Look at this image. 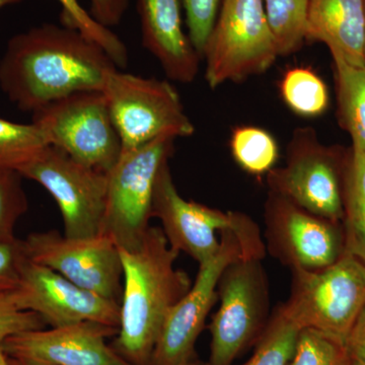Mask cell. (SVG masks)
Returning <instances> with one entry per match:
<instances>
[{"label":"cell","instance_id":"cell-1","mask_svg":"<svg viewBox=\"0 0 365 365\" xmlns=\"http://www.w3.org/2000/svg\"><path fill=\"white\" fill-rule=\"evenodd\" d=\"M118 68L101 46L73 29L43 24L14 36L0 59V88L24 112L79 91H103Z\"/></svg>","mask_w":365,"mask_h":365},{"label":"cell","instance_id":"cell-2","mask_svg":"<svg viewBox=\"0 0 365 365\" xmlns=\"http://www.w3.org/2000/svg\"><path fill=\"white\" fill-rule=\"evenodd\" d=\"M120 255L123 288L113 348L131 365H150L163 323L191 287V279L176 267L180 253L160 227H150L138 249H120Z\"/></svg>","mask_w":365,"mask_h":365},{"label":"cell","instance_id":"cell-3","mask_svg":"<svg viewBox=\"0 0 365 365\" xmlns=\"http://www.w3.org/2000/svg\"><path fill=\"white\" fill-rule=\"evenodd\" d=\"M265 254V244L256 222L242 230H223L217 253L199 264L195 282L168 314L150 365H180L191 360L196 341L218 299V283L223 271L240 257L264 259Z\"/></svg>","mask_w":365,"mask_h":365},{"label":"cell","instance_id":"cell-4","mask_svg":"<svg viewBox=\"0 0 365 365\" xmlns=\"http://www.w3.org/2000/svg\"><path fill=\"white\" fill-rule=\"evenodd\" d=\"M282 306L300 328L314 329L346 344L365 307L364 262L345 251L328 267L292 270L289 297Z\"/></svg>","mask_w":365,"mask_h":365},{"label":"cell","instance_id":"cell-5","mask_svg":"<svg viewBox=\"0 0 365 365\" xmlns=\"http://www.w3.org/2000/svg\"><path fill=\"white\" fill-rule=\"evenodd\" d=\"M278 57L263 0H222L202 54L209 88L264 73Z\"/></svg>","mask_w":365,"mask_h":365},{"label":"cell","instance_id":"cell-6","mask_svg":"<svg viewBox=\"0 0 365 365\" xmlns=\"http://www.w3.org/2000/svg\"><path fill=\"white\" fill-rule=\"evenodd\" d=\"M103 93L123 151L162 137L186 138L195 132L179 93L169 81L116 68L108 76Z\"/></svg>","mask_w":365,"mask_h":365},{"label":"cell","instance_id":"cell-7","mask_svg":"<svg viewBox=\"0 0 365 365\" xmlns=\"http://www.w3.org/2000/svg\"><path fill=\"white\" fill-rule=\"evenodd\" d=\"M263 259L242 256L223 271L218 283L220 300L210 331V356L206 365H232L270 319V289Z\"/></svg>","mask_w":365,"mask_h":365},{"label":"cell","instance_id":"cell-8","mask_svg":"<svg viewBox=\"0 0 365 365\" xmlns=\"http://www.w3.org/2000/svg\"><path fill=\"white\" fill-rule=\"evenodd\" d=\"M348 153L324 145L312 127H299L287 144V163L266 175L269 191L327 220L342 222Z\"/></svg>","mask_w":365,"mask_h":365},{"label":"cell","instance_id":"cell-9","mask_svg":"<svg viewBox=\"0 0 365 365\" xmlns=\"http://www.w3.org/2000/svg\"><path fill=\"white\" fill-rule=\"evenodd\" d=\"M50 145L107 174L121 157V139L103 91H79L33 113Z\"/></svg>","mask_w":365,"mask_h":365},{"label":"cell","instance_id":"cell-10","mask_svg":"<svg viewBox=\"0 0 365 365\" xmlns=\"http://www.w3.org/2000/svg\"><path fill=\"white\" fill-rule=\"evenodd\" d=\"M173 137L123 151L107 173V205L103 234L119 249L133 251L140 246L153 217V192L158 173L174 153Z\"/></svg>","mask_w":365,"mask_h":365},{"label":"cell","instance_id":"cell-11","mask_svg":"<svg viewBox=\"0 0 365 365\" xmlns=\"http://www.w3.org/2000/svg\"><path fill=\"white\" fill-rule=\"evenodd\" d=\"M19 174L38 182L53 197L61 213L66 237L103 234L107 205L106 173L86 167L48 145Z\"/></svg>","mask_w":365,"mask_h":365},{"label":"cell","instance_id":"cell-12","mask_svg":"<svg viewBox=\"0 0 365 365\" xmlns=\"http://www.w3.org/2000/svg\"><path fill=\"white\" fill-rule=\"evenodd\" d=\"M266 252L290 270L328 267L345 252L342 222L327 220L268 192L264 205Z\"/></svg>","mask_w":365,"mask_h":365},{"label":"cell","instance_id":"cell-13","mask_svg":"<svg viewBox=\"0 0 365 365\" xmlns=\"http://www.w3.org/2000/svg\"><path fill=\"white\" fill-rule=\"evenodd\" d=\"M21 241L29 260L119 304L123 265L119 247L107 235L69 237L48 230L32 232Z\"/></svg>","mask_w":365,"mask_h":365},{"label":"cell","instance_id":"cell-14","mask_svg":"<svg viewBox=\"0 0 365 365\" xmlns=\"http://www.w3.org/2000/svg\"><path fill=\"white\" fill-rule=\"evenodd\" d=\"M169 162L163 163L155 181L153 217L160 220V228L175 251L189 255L201 264L217 253V232L222 234L228 228L242 230L253 220L239 211L223 212L182 198L173 180Z\"/></svg>","mask_w":365,"mask_h":365},{"label":"cell","instance_id":"cell-15","mask_svg":"<svg viewBox=\"0 0 365 365\" xmlns=\"http://www.w3.org/2000/svg\"><path fill=\"white\" fill-rule=\"evenodd\" d=\"M19 306L51 327L96 323L119 330L118 302L74 284L51 269L26 260L16 289Z\"/></svg>","mask_w":365,"mask_h":365},{"label":"cell","instance_id":"cell-16","mask_svg":"<svg viewBox=\"0 0 365 365\" xmlns=\"http://www.w3.org/2000/svg\"><path fill=\"white\" fill-rule=\"evenodd\" d=\"M118 329L96 323L26 331L1 343L7 356L54 365H131L106 339Z\"/></svg>","mask_w":365,"mask_h":365},{"label":"cell","instance_id":"cell-17","mask_svg":"<svg viewBox=\"0 0 365 365\" xmlns=\"http://www.w3.org/2000/svg\"><path fill=\"white\" fill-rule=\"evenodd\" d=\"M143 47L170 81L191 83L201 58L182 28V0H137Z\"/></svg>","mask_w":365,"mask_h":365},{"label":"cell","instance_id":"cell-18","mask_svg":"<svg viewBox=\"0 0 365 365\" xmlns=\"http://www.w3.org/2000/svg\"><path fill=\"white\" fill-rule=\"evenodd\" d=\"M365 0H309L306 40L325 44L332 58L364 62Z\"/></svg>","mask_w":365,"mask_h":365},{"label":"cell","instance_id":"cell-19","mask_svg":"<svg viewBox=\"0 0 365 365\" xmlns=\"http://www.w3.org/2000/svg\"><path fill=\"white\" fill-rule=\"evenodd\" d=\"M343 211L345 251L365 263V155L353 148L346 165Z\"/></svg>","mask_w":365,"mask_h":365},{"label":"cell","instance_id":"cell-20","mask_svg":"<svg viewBox=\"0 0 365 365\" xmlns=\"http://www.w3.org/2000/svg\"><path fill=\"white\" fill-rule=\"evenodd\" d=\"M338 115L352 139V148L365 155V66L333 58Z\"/></svg>","mask_w":365,"mask_h":365},{"label":"cell","instance_id":"cell-21","mask_svg":"<svg viewBox=\"0 0 365 365\" xmlns=\"http://www.w3.org/2000/svg\"><path fill=\"white\" fill-rule=\"evenodd\" d=\"M280 95L285 105L299 116L316 117L328 109V88L309 67L288 69L280 81Z\"/></svg>","mask_w":365,"mask_h":365},{"label":"cell","instance_id":"cell-22","mask_svg":"<svg viewBox=\"0 0 365 365\" xmlns=\"http://www.w3.org/2000/svg\"><path fill=\"white\" fill-rule=\"evenodd\" d=\"M266 14L279 56L302 49L306 42L309 0H263Z\"/></svg>","mask_w":365,"mask_h":365},{"label":"cell","instance_id":"cell-23","mask_svg":"<svg viewBox=\"0 0 365 365\" xmlns=\"http://www.w3.org/2000/svg\"><path fill=\"white\" fill-rule=\"evenodd\" d=\"M230 146L235 163L256 176L267 175L279 157L275 138L260 127H237L230 136Z\"/></svg>","mask_w":365,"mask_h":365},{"label":"cell","instance_id":"cell-24","mask_svg":"<svg viewBox=\"0 0 365 365\" xmlns=\"http://www.w3.org/2000/svg\"><path fill=\"white\" fill-rule=\"evenodd\" d=\"M300 330L281 304L271 314L251 359L242 365L289 364Z\"/></svg>","mask_w":365,"mask_h":365},{"label":"cell","instance_id":"cell-25","mask_svg":"<svg viewBox=\"0 0 365 365\" xmlns=\"http://www.w3.org/2000/svg\"><path fill=\"white\" fill-rule=\"evenodd\" d=\"M50 145L45 134L32 124L0 118V170H19Z\"/></svg>","mask_w":365,"mask_h":365},{"label":"cell","instance_id":"cell-26","mask_svg":"<svg viewBox=\"0 0 365 365\" xmlns=\"http://www.w3.org/2000/svg\"><path fill=\"white\" fill-rule=\"evenodd\" d=\"M61 6L62 25L83 34L88 39L101 46L111 57L117 67L125 68L128 64L129 53L123 41L109 28L98 24L88 13L78 0H57Z\"/></svg>","mask_w":365,"mask_h":365},{"label":"cell","instance_id":"cell-27","mask_svg":"<svg viewBox=\"0 0 365 365\" xmlns=\"http://www.w3.org/2000/svg\"><path fill=\"white\" fill-rule=\"evenodd\" d=\"M288 365H351L345 344L314 329L300 330Z\"/></svg>","mask_w":365,"mask_h":365},{"label":"cell","instance_id":"cell-28","mask_svg":"<svg viewBox=\"0 0 365 365\" xmlns=\"http://www.w3.org/2000/svg\"><path fill=\"white\" fill-rule=\"evenodd\" d=\"M16 170H0V242L16 240V222L28 210V199Z\"/></svg>","mask_w":365,"mask_h":365},{"label":"cell","instance_id":"cell-29","mask_svg":"<svg viewBox=\"0 0 365 365\" xmlns=\"http://www.w3.org/2000/svg\"><path fill=\"white\" fill-rule=\"evenodd\" d=\"M222 0H182L192 44L201 58L215 26Z\"/></svg>","mask_w":365,"mask_h":365},{"label":"cell","instance_id":"cell-30","mask_svg":"<svg viewBox=\"0 0 365 365\" xmlns=\"http://www.w3.org/2000/svg\"><path fill=\"white\" fill-rule=\"evenodd\" d=\"M44 319L32 311L21 309L16 290L0 294V344L11 336L44 329Z\"/></svg>","mask_w":365,"mask_h":365},{"label":"cell","instance_id":"cell-31","mask_svg":"<svg viewBox=\"0 0 365 365\" xmlns=\"http://www.w3.org/2000/svg\"><path fill=\"white\" fill-rule=\"evenodd\" d=\"M26 260L21 240L0 242V294L14 292L19 287L21 266Z\"/></svg>","mask_w":365,"mask_h":365},{"label":"cell","instance_id":"cell-32","mask_svg":"<svg viewBox=\"0 0 365 365\" xmlns=\"http://www.w3.org/2000/svg\"><path fill=\"white\" fill-rule=\"evenodd\" d=\"M129 0H91V14L106 28L119 25L123 19Z\"/></svg>","mask_w":365,"mask_h":365},{"label":"cell","instance_id":"cell-33","mask_svg":"<svg viewBox=\"0 0 365 365\" xmlns=\"http://www.w3.org/2000/svg\"><path fill=\"white\" fill-rule=\"evenodd\" d=\"M345 346L350 364L365 365V307L357 317Z\"/></svg>","mask_w":365,"mask_h":365},{"label":"cell","instance_id":"cell-34","mask_svg":"<svg viewBox=\"0 0 365 365\" xmlns=\"http://www.w3.org/2000/svg\"><path fill=\"white\" fill-rule=\"evenodd\" d=\"M9 365H54L47 364V362L38 361V360L14 359V357L7 356Z\"/></svg>","mask_w":365,"mask_h":365},{"label":"cell","instance_id":"cell-35","mask_svg":"<svg viewBox=\"0 0 365 365\" xmlns=\"http://www.w3.org/2000/svg\"><path fill=\"white\" fill-rule=\"evenodd\" d=\"M0 365H9V361H7V355L6 352L2 349V346L0 344Z\"/></svg>","mask_w":365,"mask_h":365},{"label":"cell","instance_id":"cell-36","mask_svg":"<svg viewBox=\"0 0 365 365\" xmlns=\"http://www.w3.org/2000/svg\"><path fill=\"white\" fill-rule=\"evenodd\" d=\"M21 0H0V9L2 7L6 6H11V4H18V2H21Z\"/></svg>","mask_w":365,"mask_h":365},{"label":"cell","instance_id":"cell-37","mask_svg":"<svg viewBox=\"0 0 365 365\" xmlns=\"http://www.w3.org/2000/svg\"><path fill=\"white\" fill-rule=\"evenodd\" d=\"M180 365H202L199 361H196V360H189V361L185 362V364H182Z\"/></svg>","mask_w":365,"mask_h":365},{"label":"cell","instance_id":"cell-38","mask_svg":"<svg viewBox=\"0 0 365 365\" xmlns=\"http://www.w3.org/2000/svg\"><path fill=\"white\" fill-rule=\"evenodd\" d=\"M364 62H365V28H364Z\"/></svg>","mask_w":365,"mask_h":365},{"label":"cell","instance_id":"cell-39","mask_svg":"<svg viewBox=\"0 0 365 365\" xmlns=\"http://www.w3.org/2000/svg\"><path fill=\"white\" fill-rule=\"evenodd\" d=\"M351 365H356V364H351Z\"/></svg>","mask_w":365,"mask_h":365}]
</instances>
